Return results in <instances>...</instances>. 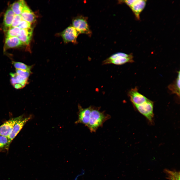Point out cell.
I'll use <instances>...</instances> for the list:
<instances>
[{
	"mask_svg": "<svg viewBox=\"0 0 180 180\" xmlns=\"http://www.w3.org/2000/svg\"><path fill=\"white\" fill-rule=\"evenodd\" d=\"M21 29L18 26L10 28L6 32V37H18L20 33Z\"/></svg>",
	"mask_w": 180,
	"mask_h": 180,
	"instance_id": "20",
	"label": "cell"
},
{
	"mask_svg": "<svg viewBox=\"0 0 180 180\" xmlns=\"http://www.w3.org/2000/svg\"><path fill=\"white\" fill-rule=\"evenodd\" d=\"M22 20L21 15H15L10 28L18 26Z\"/></svg>",
	"mask_w": 180,
	"mask_h": 180,
	"instance_id": "21",
	"label": "cell"
},
{
	"mask_svg": "<svg viewBox=\"0 0 180 180\" xmlns=\"http://www.w3.org/2000/svg\"><path fill=\"white\" fill-rule=\"evenodd\" d=\"M33 29L30 28L21 29L19 35L18 37L24 45H28L30 42L32 34Z\"/></svg>",
	"mask_w": 180,
	"mask_h": 180,
	"instance_id": "12",
	"label": "cell"
},
{
	"mask_svg": "<svg viewBox=\"0 0 180 180\" xmlns=\"http://www.w3.org/2000/svg\"><path fill=\"white\" fill-rule=\"evenodd\" d=\"M100 107L92 106L89 123L87 127L92 132H95L104 123L110 118V116L101 111Z\"/></svg>",
	"mask_w": 180,
	"mask_h": 180,
	"instance_id": "1",
	"label": "cell"
},
{
	"mask_svg": "<svg viewBox=\"0 0 180 180\" xmlns=\"http://www.w3.org/2000/svg\"><path fill=\"white\" fill-rule=\"evenodd\" d=\"M31 118L30 116L25 118H23L15 124L10 135L8 137L9 142L10 144L25 124Z\"/></svg>",
	"mask_w": 180,
	"mask_h": 180,
	"instance_id": "11",
	"label": "cell"
},
{
	"mask_svg": "<svg viewBox=\"0 0 180 180\" xmlns=\"http://www.w3.org/2000/svg\"><path fill=\"white\" fill-rule=\"evenodd\" d=\"M134 107L149 121L150 122H152L154 116V103L152 101L148 99L142 104Z\"/></svg>",
	"mask_w": 180,
	"mask_h": 180,
	"instance_id": "5",
	"label": "cell"
},
{
	"mask_svg": "<svg viewBox=\"0 0 180 180\" xmlns=\"http://www.w3.org/2000/svg\"><path fill=\"white\" fill-rule=\"evenodd\" d=\"M177 77L174 82L168 86V88L172 94H176L179 97L180 96V71L178 72Z\"/></svg>",
	"mask_w": 180,
	"mask_h": 180,
	"instance_id": "17",
	"label": "cell"
},
{
	"mask_svg": "<svg viewBox=\"0 0 180 180\" xmlns=\"http://www.w3.org/2000/svg\"><path fill=\"white\" fill-rule=\"evenodd\" d=\"M78 118L75 122L76 124H82L87 126L90 120L92 106L86 108H83L80 104L78 105Z\"/></svg>",
	"mask_w": 180,
	"mask_h": 180,
	"instance_id": "7",
	"label": "cell"
},
{
	"mask_svg": "<svg viewBox=\"0 0 180 180\" xmlns=\"http://www.w3.org/2000/svg\"><path fill=\"white\" fill-rule=\"evenodd\" d=\"M15 15L10 8L7 10L4 15L3 22L4 25L6 28H10Z\"/></svg>",
	"mask_w": 180,
	"mask_h": 180,
	"instance_id": "16",
	"label": "cell"
},
{
	"mask_svg": "<svg viewBox=\"0 0 180 180\" xmlns=\"http://www.w3.org/2000/svg\"><path fill=\"white\" fill-rule=\"evenodd\" d=\"M23 118L22 115L12 118L0 126V134L8 137L10 135L15 124Z\"/></svg>",
	"mask_w": 180,
	"mask_h": 180,
	"instance_id": "6",
	"label": "cell"
},
{
	"mask_svg": "<svg viewBox=\"0 0 180 180\" xmlns=\"http://www.w3.org/2000/svg\"><path fill=\"white\" fill-rule=\"evenodd\" d=\"M26 5L24 1L19 0L13 3L11 5L10 8L15 15H20Z\"/></svg>",
	"mask_w": 180,
	"mask_h": 180,
	"instance_id": "15",
	"label": "cell"
},
{
	"mask_svg": "<svg viewBox=\"0 0 180 180\" xmlns=\"http://www.w3.org/2000/svg\"><path fill=\"white\" fill-rule=\"evenodd\" d=\"M133 56L132 54H127L122 52L114 54L104 60L102 64H113L121 65L127 63L132 62H134Z\"/></svg>",
	"mask_w": 180,
	"mask_h": 180,
	"instance_id": "2",
	"label": "cell"
},
{
	"mask_svg": "<svg viewBox=\"0 0 180 180\" xmlns=\"http://www.w3.org/2000/svg\"><path fill=\"white\" fill-rule=\"evenodd\" d=\"M79 33L72 26H70L65 29L61 33V36L65 43L76 42V38Z\"/></svg>",
	"mask_w": 180,
	"mask_h": 180,
	"instance_id": "8",
	"label": "cell"
},
{
	"mask_svg": "<svg viewBox=\"0 0 180 180\" xmlns=\"http://www.w3.org/2000/svg\"><path fill=\"white\" fill-rule=\"evenodd\" d=\"M21 16L23 20L31 23L36 20V16L27 4L24 8Z\"/></svg>",
	"mask_w": 180,
	"mask_h": 180,
	"instance_id": "14",
	"label": "cell"
},
{
	"mask_svg": "<svg viewBox=\"0 0 180 180\" xmlns=\"http://www.w3.org/2000/svg\"><path fill=\"white\" fill-rule=\"evenodd\" d=\"M72 26L80 34L90 35L91 34L86 17L82 16H77L73 19Z\"/></svg>",
	"mask_w": 180,
	"mask_h": 180,
	"instance_id": "4",
	"label": "cell"
},
{
	"mask_svg": "<svg viewBox=\"0 0 180 180\" xmlns=\"http://www.w3.org/2000/svg\"><path fill=\"white\" fill-rule=\"evenodd\" d=\"M8 137L0 136V151H8L10 144Z\"/></svg>",
	"mask_w": 180,
	"mask_h": 180,
	"instance_id": "18",
	"label": "cell"
},
{
	"mask_svg": "<svg viewBox=\"0 0 180 180\" xmlns=\"http://www.w3.org/2000/svg\"><path fill=\"white\" fill-rule=\"evenodd\" d=\"M31 23L22 20L18 27L21 29H26L31 27Z\"/></svg>",
	"mask_w": 180,
	"mask_h": 180,
	"instance_id": "23",
	"label": "cell"
},
{
	"mask_svg": "<svg viewBox=\"0 0 180 180\" xmlns=\"http://www.w3.org/2000/svg\"><path fill=\"white\" fill-rule=\"evenodd\" d=\"M24 44L18 37H6L4 46V51L9 48L22 46Z\"/></svg>",
	"mask_w": 180,
	"mask_h": 180,
	"instance_id": "13",
	"label": "cell"
},
{
	"mask_svg": "<svg viewBox=\"0 0 180 180\" xmlns=\"http://www.w3.org/2000/svg\"><path fill=\"white\" fill-rule=\"evenodd\" d=\"M128 95L134 106L142 104L148 99L138 92L136 88L130 90L128 92Z\"/></svg>",
	"mask_w": 180,
	"mask_h": 180,
	"instance_id": "10",
	"label": "cell"
},
{
	"mask_svg": "<svg viewBox=\"0 0 180 180\" xmlns=\"http://www.w3.org/2000/svg\"><path fill=\"white\" fill-rule=\"evenodd\" d=\"M12 63L16 69L31 71V70L32 66H28L24 63L21 62L12 61Z\"/></svg>",
	"mask_w": 180,
	"mask_h": 180,
	"instance_id": "19",
	"label": "cell"
},
{
	"mask_svg": "<svg viewBox=\"0 0 180 180\" xmlns=\"http://www.w3.org/2000/svg\"><path fill=\"white\" fill-rule=\"evenodd\" d=\"M10 75V83L16 89L22 88L28 83V78L22 76L16 73H11Z\"/></svg>",
	"mask_w": 180,
	"mask_h": 180,
	"instance_id": "9",
	"label": "cell"
},
{
	"mask_svg": "<svg viewBox=\"0 0 180 180\" xmlns=\"http://www.w3.org/2000/svg\"><path fill=\"white\" fill-rule=\"evenodd\" d=\"M147 0H128L122 2L131 9L136 20H140V14L145 8Z\"/></svg>",
	"mask_w": 180,
	"mask_h": 180,
	"instance_id": "3",
	"label": "cell"
},
{
	"mask_svg": "<svg viewBox=\"0 0 180 180\" xmlns=\"http://www.w3.org/2000/svg\"><path fill=\"white\" fill-rule=\"evenodd\" d=\"M16 73L18 75L25 78H28L30 74H32L31 71L16 69Z\"/></svg>",
	"mask_w": 180,
	"mask_h": 180,
	"instance_id": "22",
	"label": "cell"
},
{
	"mask_svg": "<svg viewBox=\"0 0 180 180\" xmlns=\"http://www.w3.org/2000/svg\"></svg>",
	"mask_w": 180,
	"mask_h": 180,
	"instance_id": "25",
	"label": "cell"
},
{
	"mask_svg": "<svg viewBox=\"0 0 180 180\" xmlns=\"http://www.w3.org/2000/svg\"><path fill=\"white\" fill-rule=\"evenodd\" d=\"M82 170H82V172L80 173V174H78L76 176L74 180H77L78 178L80 176H81L84 174V171L82 172Z\"/></svg>",
	"mask_w": 180,
	"mask_h": 180,
	"instance_id": "24",
	"label": "cell"
}]
</instances>
